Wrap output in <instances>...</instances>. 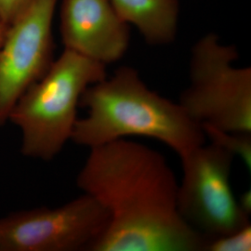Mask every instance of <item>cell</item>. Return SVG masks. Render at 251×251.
Returning a JSON list of instances; mask_svg holds the SVG:
<instances>
[{"instance_id": "cell-4", "label": "cell", "mask_w": 251, "mask_h": 251, "mask_svg": "<svg viewBox=\"0 0 251 251\" xmlns=\"http://www.w3.org/2000/svg\"><path fill=\"white\" fill-rule=\"evenodd\" d=\"M237 48L215 33L193 45L189 85L179 103L189 117L231 132H251V68L236 66Z\"/></svg>"}, {"instance_id": "cell-2", "label": "cell", "mask_w": 251, "mask_h": 251, "mask_svg": "<svg viewBox=\"0 0 251 251\" xmlns=\"http://www.w3.org/2000/svg\"><path fill=\"white\" fill-rule=\"evenodd\" d=\"M79 106L88 113L77 118L71 141L90 149L140 136L155 139L181 156L206 144L201 125L179 102L150 90L131 66H120L111 76L90 86Z\"/></svg>"}, {"instance_id": "cell-12", "label": "cell", "mask_w": 251, "mask_h": 251, "mask_svg": "<svg viewBox=\"0 0 251 251\" xmlns=\"http://www.w3.org/2000/svg\"><path fill=\"white\" fill-rule=\"evenodd\" d=\"M31 2L32 0H0V17L9 25Z\"/></svg>"}, {"instance_id": "cell-14", "label": "cell", "mask_w": 251, "mask_h": 251, "mask_svg": "<svg viewBox=\"0 0 251 251\" xmlns=\"http://www.w3.org/2000/svg\"><path fill=\"white\" fill-rule=\"evenodd\" d=\"M9 26V25H8L2 20V18L0 17V47H1L3 41H4V38H5V36H6V34H7V31H8Z\"/></svg>"}, {"instance_id": "cell-11", "label": "cell", "mask_w": 251, "mask_h": 251, "mask_svg": "<svg viewBox=\"0 0 251 251\" xmlns=\"http://www.w3.org/2000/svg\"><path fill=\"white\" fill-rule=\"evenodd\" d=\"M206 251H251V225H246L234 233L206 241Z\"/></svg>"}, {"instance_id": "cell-9", "label": "cell", "mask_w": 251, "mask_h": 251, "mask_svg": "<svg viewBox=\"0 0 251 251\" xmlns=\"http://www.w3.org/2000/svg\"><path fill=\"white\" fill-rule=\"evenodd\" d=\"M117 14L150 46L170 45L178 34L179 0H111Z\"/></svg>"}, {"instance_id": "cell-10", "label": "cell", "mask_w": 251, "mask_h": 251, "mask_svg": "<svg viewBox=\"0 0 251 251\" xmlns=\"http://www.w3.org/2000/svg\"><path fill=\"white\" fill-rule=\"evenodd\" d=\"M205 136L215 144L235 156H239L249 171L251 169V132H231L208 124H201Z\"/></svg>"}, {"instance_id": "cell-7", "label": "cell", "mask_w": 251, "mask_h": 251, "mask_svg": "<svg viewBox=\"0 0 251 251\" xmlns=\"http://www.w3.org/2000/svg\"><path fill=\"white\" fill-rule=\"evenodd\" d=\"M59 0H32L9 25L0 47V126L20 97L53 63L54 14Z\"/></svg>"}, {"instance_id": "cell-6", "label": "cell", "mask_w": 251, "mask_h": 251, "mask_svg": "<svg viewBox=\"0 0 251 251\" xmlns=\"http://www.w3.org/2000/svg\"><path fill=\"white\" fill-rule=\"evenodd\" d=\"M110 216L84 194L58 207H36L0 218V251H90Z\"/></svg>"}, {"instance_id": "cell-8", "label": "cell", "mask_w": 251, "mask_h": 251, "mask_svg": "<svg viewBox=\"0 0 251 251\" xmlns=\"http://www.w3.org/2000/svg\"><path fill=\"white\" fill-rule=\"evenodd\" d=\"M60 34L64 49L106 66L124 57L131 36L111 0H63Z\"/></svg>"}, {"instance_id": "cell-3", "label": "cell", "mask_w": 251, "mask_h": 251, "mask_svg": "<svg viewBox=\"0 0 251 251\" xmlns=\"http://www.w3.org/2000/svg\"><path fill=\"white\" fill-rule=\"evenodd\" d=\"M106 76V65L64 49L9 114V122L21 132L22 154L54 159L71 141L82 94Z\"/></svg>"}, {"instance_id": "cell-13", "label": "cell", "mask_w": 251, "mask_h": 251, "mask_svg": "<svg viewBox=\"0 0 251 251\" xmlns=\"http://www.w3.org/2000/svg\"><path fill=\"white\" fill-rule=\"evenodd\" d=\"M237 203L242 209L243 212L247 215L250 216L251 213V191L248 190L244 192L240 196L239 199H237Z\"/></svg>"}, {"instance_id": "cell-1", "label": "cell", "mask_w": 251, "mask_h": 251, "mask_svg": "<svg viewBox=\"0 0 251 251\" xmlns=\"http://www.w3.org/2000/svg\"><path fill=\"white\" fill-rule=\"evenodd\" d=\"M76 185L110 216L90 251H205L207 240L179 214V182L156 150L126 139L90 148Z\"/></svg>"}, {"instance_id": "cell-5", "label": "cell", "mask_w": 251, "mask_h": 251, "mask_svg": "<svg viewBox=\"0 0 251 251\" xmlns=\"http://www.w3.org/2000/svg\"><path fill=\"white\" fill-rule=\"evenodd\" d=\"M179 214L206 240L234 233L250 225L230 183L234 155L215 144H202L179 156Z\"/></svg>"}]
</instances>
